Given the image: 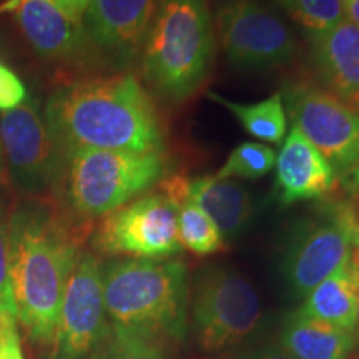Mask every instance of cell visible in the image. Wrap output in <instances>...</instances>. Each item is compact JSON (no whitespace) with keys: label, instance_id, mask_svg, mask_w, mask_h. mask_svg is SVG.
<instances>
[{"label":"cell","instance_id":"6da1fadb","mask_svg":"<svg viewBox=\"0 0 359 359\" xmlns=\"http://www.w3.org/2000/svg\"><path fill=\"white\" fill-rule=\"evenodd\" d=\"M43 120L64 156L75 150L163 151L154 103L133 75L83 79L53 90Z\"/></svg>","mask_w":359,"mask_h":359},{"label":"cell","instance_id":"7a4b0ae2","mask_svg":"<svg viewBox=\"0 0 359 359\" xmlns=\"http://www.w3.org/2000/svg\"><path fill=\"white\" fill-rule=\"evenodd\" d=\"M7 240L17 321L35 343L52 344L65 285L80 251L60 218L40 201H25L13 210Z\"/></svg>","mask_w":359,"mask_h":359},{"label":"cell","instance_id":"3957f363","mask_svg":"<svg viewBox=\"0 0 359 359\" xmlns=\"http://www.w3.org/2000/svg\"><path fill=\"white\" fill-rule=\"evenodd\" d=\"M103 302L115 333L150 341L183 338L187 266L177 259H115L103 268Z\"/></svg>","mask_w":359,"mask_h":359},{"label":"cell","instance_id":"277c9868","mask_svg":"<svg viewBox=\"0 0 359 359\" xmlns=\"http://www.w3.org/2000/svg\"><path fill=\"white\" fill-rule=\"evenodd\" d=\"M142 69L156 92L188 98L208 74L213 25L205 0H160L142 45Z\"/></svg>","mask_w":359,"mask_h":359},{"label":"cell","instance_id":"5b68a950","mask_svg":"<svg viewBox=\"0 0 359 359\" xmlns=\"http://www.w3.org/2000/svg\"><path fill=\"white\" fill-rule=\"evenodd\" d=\"M165 173L163 151L75 150L65 155L67 198L82 217H105L155 187Z\"/></svg>","mask_w":359,"mask_h":359},{"label":"cell","instance_id":"8992f818","mask_svg":"<svg viewBox=\"0 0 359 359\" xmlns=\"http://www.w3.org/2000/svg\"><path fill=\"white\" fill-rule=\"evenodd\" d=\"M259 318V296L243 275L230 268L200 273L193 294V325L201 349L215 353L240 343Z\"/></svg>","mask_w":359,"mask_h":359},{"label":"cell","instance_id":"52a82bcc","mask_svg":"<svg viewBox=\"0 0 359 359\" xmlns=\"http://www.w3.org/2000/svg\"><path fill=\"white\" fill-rule=\"evenodd\" d=\"M102 253L165 259L182 251L177 208L163 193H148L105 215L95 233Z\"/></svg>","mask_w":359,"mask_h":359},{"label":"cell","instance_id":"ba28073f","mask_svg":"<svg viewBox=\"0 0 359 359\" xmlns=\"http://www.w3.org/2000/svg\"><path fill=\"white\" fill-rule=\"evenodd\" d=\"M218 37L226 60L240 70L278 69L296 52V40L285 22L255 0L222 6Z\"/></svg>","mask_w":359,"mask_h":359},{"label":"cell","instance_id":"9c48e42d","mask_svg":"<svg viewBox=\"0 0 359 359\" xmlns=\"http://www.w3.org/2000/svg\"><path fill=\"white\" fill-rule=\"evenodd\" d=\"M110 333L103 302V268L92 253H79L62 298L53 359L87 358Z\"/></svg>","mask_w":359,"mask_h":359},{"label":"cell","instance_id":"30bf717a","mask_svg":"<svg viewBox=\"0 0 359 359\" xmlns=\"http://www.w3.org/2000/svg\"><path fill=\"white\" fill-rule=\"evenodd\" d=\"M348 262L359 264V219L348 206H334L296 236L286 257V278L296 293L306 296Z\"/></svg>","mask_w":359,"mask_h":359},{"label":"cell","instance_id":"8fae6325","mask_svg":"<svg viewBox=\"0 0 359 359\" xmlns=\"http://www.w3.org/2000/svg\"><path fill=\"white\" fill-rule=\"evenodd\" d=\"M290 118L294 128L344 173L359 163V111L327 90L299 83L288 93Z\"/></svg>","mask_w":359,"mask_h":359},{"label":"cell","instance_id":"7c38bea8","mask_svg":"<svg viewBox=\"0 0 359 359\" xmlns=\"http://www.w3.org/2000/svg\"><path fill=\"white\" fill-rule=\"evenodd\" d=\"M0 143L12 183L25 193H40L60 175V150L32 98L0 114Z\"/></svg>","mask_w":359,"mask_h":359},{"label":"cell","instance_id":"4fadbf2b","mask_svg":"<svg viewBox=\"0 0 359 359\" xmlns=\"http://www.w3.org/2000/svg\"><path fill=\"white\" fill-rule=\"evenodd\" d=\"M160 0H90L82 19L83 35L120 64L142 48Z\"/></svg>","mask_w":359,"mask_h":359},{"label":"cell","instance_id":"5bb4252c","mask_svg":"<svg viewBox=\"0 0 359 359\" xmlns=\"http://www.w3.org/2000/svg\"><path fill=\"white\" fill-rule=\"evenodd\" d=\"M275 168L276 190L283 205L321 198L336 187L334 168L294 127L283 142Z\"/></svg>","mask_w":359,"mask_h":359},{"label":"cell","instance_id":"9a60e30c","mask_svg":"<svg viewBox=\"0 0 359 359\" xmlns=\"http://www.w3.org/2000/svg\"><path fill=\"white\" fill-rule=\"evenodd\" d=\"M25 39L40 57L67 58L83 43L82 25L75 24L53 0H11Z\"/></svg>","mask_w":359,"mask_h":359},{"label":"cell","instance_id":"2e32d148","mask_svg":"<svg viewBox=\"0 0 359 359\" xmlns=\"http://www.w3.org/2000/svg\"><path fill=\"white\" fill-rule=\"evenodd\" d=\"M314 58L331 93L349 105H359V27L344 19L313 37Z\"/></svg>","mask_w":359,"mask_h":359},{"label":"cell","instance_id":"e0dca14e","mask_svg":"<svg viewBox=\"0 0 359 359\" xmlns=\"http://www.w3.org/2000/svg\"><path fill=\"white\" fill-rule=\"evenodd\" d=\"M183 191L188 200L213 219L223 238L240 235L253 215L250 193L233 180H219L215 175L183 177Z\"/></svg>","mask_w":359,"mask_h":359},{"label":"cell","instance_id":"ac0fdd59","mask_svg":"<svg viewBox=\"0 0 359 359\" xmlns=\"http://www.w3.org/2000/svg\"><path fill=\"white\" fill-rule=\"evenodd\" d=\"M353 333L298 311L286 320L281 348L294 359H348Z\"/></svg>","mask_w":359,"mask_h":359},{"label":"cell","instance_id":"d6986e66","mask_svg":"<svg viewBox=\"0 0 359 359\" xmlns=\"http://www.w3.org/2000/svg\"><path fill=\"white\" fill-rule=\"evenodd\" d=\"M299 311L353 333L358 326V275L353 262L314 286Z\"/></svg>","mask_w":359,"mask_h":359},{"label":"cell","instance_id":"ffe728a7","mask_svg":"<svg viewBox=\"0 0 359 359\" xmlns=\"http://www.w3.org/2000/svg\"><path fill=\"white\" fill-rule=\"evenodd\" d=\"M208 97L215 103L231 111L233 116L241 123V127L257 140L278 145L285 138L286 130H288V120H286L285 102H283L285 95L281 92L264 98L262 102L251 103V105L228 100L213 92H210Z\"/></svg>","mask_w":359,"mask_h":359},{"label":"cell","instance_id":"44dd1931","mask_svg":"<svg viewBox=\"0 0 359 359\" xmlns=\"http://www.w3.org/2000/svg\"><path fill=\"white\" fill-rule=\"evenodd\" d=\"M177 208L178 235L182 246L198 257H208L223 250L224 238L212 218L191 200L183 198L172 203Z\"/></svg>","mask_w":359,"mask_h":359},{"label":"cell","instance_id":"7402d4cb","mask_svg":"<svg viewBox=\"0 0 359 359\" xmlns=\"http://www.w3.org/2000/svg\"><path fill=\"white\" fill-rule=\"evenodd\" d=\"M276 151L269 145L245 142L228 155V158L215 173L219 180H258L275 168Z\"/></svg>","mask_w":359,"mask_h":359},{"label":"cell","instance_id":"603a6c76","mask_svg":"<svg viewBox=\"0 0 359 359\" xmlns=\"http://www.w3.org/2000/svg\"><path fill=\"white\" fill-rule=\"evenodd\" d=\"M280 4L311 39L346 19L343 0H280Z\"/></svg>","mask_w":359,"mask_h":359},{"label":"cell","instance_id":"cb8c5ba5","mask_svg":"<svg viewBox=\"0 0 359 359\" xmlns=\"http://www.w3.org/2000/svg\"><path fill=\"white\" fill-rule=\"evenodd\" d=\"M88 359H167L155 341L140 338V336L115 333L111 331L109 338L90 354Z\"/></svg>","mask_w":359,"mask_h":359},{"label":"cell","instance_id":"d4e9b609","mask_svg":"<svg viewBox=\"0 0 359 359\" xmlns=\"http://www.w3.org/2000/svg\"><path fill=\"white\" fill-rule=\"evenodd\" d=\"M0 318L17 321L15 303H13L11 285V264H8L7 224L4 223L2 208H0Z\"/></svg>","mask_w":359,"mask_h":359},{"label":"cell","instance_id":"484cf974","mask_svg":"<svg viewBox=\"0 0 359 359\" xmlns=\"http://www.w3.org/2000/svg\"><path fill=\"white\" fill-rule=\"evenodd\" d=\"M27 98L24 83L13 72L0 64V110H8L20 105Z\"/></svg>","mask_w":359,"mask_h":359},{"label":"cell","instance_id":"4316f807","mask_svg":"<svg viewBox=\"0 0 359 359\" xmlns=\"http://www.w3.org/2000/svg\"><path fill=\"white\" fill-rule=\"evenodd\" d=\"M58 7L70 17L75 24L82 25V19L87 11L90 0H53Z\"/></svg>","mask_w":359,"mask_h":359},{"label":"cell","instance_id":"83f0119b","mask_svg":"<svg viewBox=\"0 0 359 359\" xmlns=\"http://www.w3.org/2000/svg\"><path fill=\"white\" fill-rule=\"evenodd\" d=\"M0 359H24V354H22L20 349V338L17 330L12 331V333L6 338V341H4L2 346H0Z\"/></svg>","mask_w":359,"mask_h":359},{"label":"cell","instance_id":"f1b7e54d","mask_svg":"<svg viewBox=\"0 0 359 359\" xmlns=\"http://www.w3.org/2000/svg\"><path fill=\"white\" fill-rule=\"evenodd\" d=\"M246 359H294L290 353H286L281 346H268L251 353Z\"/></svg>","mask_w":359,"mask_h":359},{"label":"cell","instance_id":"f546056e","mask_svg":"<svg viewBox=\"0 0 359 359\" xmlns=\"http://www.w3.org/2000/svg\"><path fill=\"white\" fill-rule=\"evenodd\" d=\"M346 19L359 27V0H343Z\"/></svg>","mask_w":359,"mask_h":359},{"label":"cell","instance_id":"4dcf8cb0","mask_svg":"<svg viewBox=\"0 0 359 359\" xmlns=\"http://www.w3.org/2000/svg\"><path fill=\"white\" fill-rule=\"evenodd\" d=\"M17 326H15V321H11V320H4V318H0V346L4 344V341L8 334L12 333V331H15Z\"/></svg>","mask_w":359,"mask_h":359},{"label":"cell","instance_id":"1f68e13d","mask_svg":"<svg viewBox=\"0 0 359 359\" xmlns=\"http://www.w3.org/2000/svg\"><path fill=\"white\" fill-rule=\"evenodd\" d=\"M356 275H358V330H359V264L356 266Z\"/></svg>","mask_w":359,"mask_h":359},{"label":"cell","instance_id":"d6a6232c","mask_svg":"<svg viewBox=\"0 0 359 359\" xmlns=\"http://www.w3.org/2000/svg\"><path fill=\"white\" fill-rule=\"evenodd\" d=\"M4 172V151H2V143H0V175Z\"/></svg>","mask_w":359,"mask_h":359},{"label":"cell","instance_id":"836d02e7","mask_svg":"<svg viewBox=\"0 0 359 359\" xmlns=\"http://www.w3.org/2000/svg\"><path fill=\"white\" fill-rule=\"evenodd\" d=\"M358 219H359V215H358Z\"/></svg>","mask_w":359,"mask_h":359}]
</instances>
